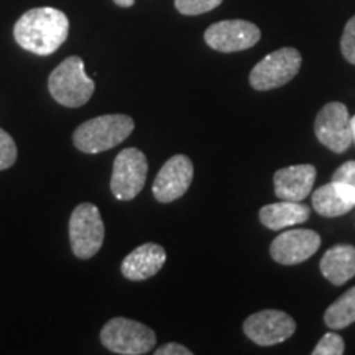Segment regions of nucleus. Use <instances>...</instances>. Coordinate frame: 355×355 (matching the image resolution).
Here are the masks:
<instances>
[{
    "label": "nucleus",
    "instance_id": "f257e3e1",
    "mask_svg": "<svg viewBox=\"0 0 355 355\" xmlns=\"http://www.w3.org/2000/svg\"><path fill=\"white\" fill-rule=\"evenodd\" d=\"M69 20L64 12L38 7L25 12L13 26V38L25 51L50 56L68 40Z\"/></svg>",
    "mask_w": 355,
    "mask_h": 355
},
{
    "label": "nucleus",
    "instance_id": "f03ea898",
    "mask_svg": "<svg viewBox=\"0 0 355 355\" xmlns=\"http://www.w3.org/2000/svg\"><path fill=\"white\" fill-rule=\"evenodd\" d=\"M135 122L125 114H107L91 119L78 125L73 133V144L79 152L96 155L107 152L130 137Z\"/></svg>",
    "mask_w": 355,
    "mask_h": 355
},
{
    "label": "nucleus",
    "instance_id": "7ed1b4c3",
    "mask_svg": "<svg viewBox=\"0 0 355 355\" xmlns=\"http://www.w3.org/2000/svg\"><path fill=\"white\" fill-rule=\"evenodd\" d=\"M96 84L86 74L84 61L79 56L66 58L51 71L48 91L60 105L69 109L83 107L94 94Z\"/></svg>",
    "mask_w": 355,
    "mask_h": 355
},
{
    "label": "nucleus",
    "instance_id": "20e7f679",
    "mask_svg": "<svg viewBox=\"0 0 355 355\" xmlns=\"http://www.w3.org/2000/svg\"><path fill=\"white\" fill-rule=\"evenodd\" d=\"M101 343L114 354L145 355L157 345V332L133 319L114 318L101 329Z\"/></svg>",
    "mask_w": 355,
    "mask_h": 355
},
{
    "label": "nucleus",
    "instance_id": "39448f33",
    "mask_svg": "<svg viewBox=\"0 0 355 355\" xmlns=\"http://www.w3.org/2000/svg\"><path fill=\"white\" fill-rule=\"evenodd\" d=\"M105 239V227L96 204L83 202L74 207L69 217V243L74 257L92 259L101 250Z\"/></svg>",
    "mask_w": 355,
    "mask_h": 355
},
{
    "label": "nucleus",
    "instance_id": "423d86ee",
    "mask_svg": "<svg viewBox=\"0 0 355 355\" xmlns=\"http://www.w3.org/2000/svg\"><path fill=\"white\" fill-rule=\"evenodd\" d=\"M303 58L295 48H282L265 56L250 71L248 83L255 91H272L291 81L300 73Z\"/></svg>",
    "mask_w": 355,
    "mask_h": 355
},
{
    "label": "nucleus",
    "instance_id": "0eeeda50",
    "mask_svg": "<svg viewBox=\"0 0 355 355\" xmlns=\"http://www.w3.org/2000/svg\"><path fill=\"white\" fill-rule=\"evenodd\" d=\"M148 162L145 153L139 148H125L114 159L110 191L119 201H132L144 189Z\"/></svg>",
    "mask_w": 355,
    "mask_h": 355
},
{
    "label": "nucleus",
    "instance_id": "6e6552de",
    "mask_svg": "<svg viewBox=\"0 0 355 355\" xmlns=\"http://www.w3.org/2000/svg\"><path fill=\"white\" fill-rule=\"evenodd\" d=\"M314 133L324 146L334 153H344L352 144L349 110L343 102H329L319 110L314 121Z\"/></svg>",
    "mask_w": 355,
    "mask_h": 355
},
{
    "label": "nucleus",
    "instance_id": "1a4fd4ad",
    "mask_svg": "<svg viewBox=\"0 0 355 355\" xmlns=\"http://www.w3.org/2000/svg\"><path fill=\"white\" fill-rule=\"evenodd\" d=\"M296 322L279 309H263L252 314L243 322V332L259 345H277L295 334Z\"/></svg>",
    "mask_w": 355,
    "mask_h": 355
},
{
    "label": "nucleus",
    "instance_id": "9d476101",
    "mask_svg": "<svg viewBox=\"0 0 355 355\" xmlns=\"http://www.w3.org/2000/svg\"><path fill=\"white\" fill-rule=\"evenodd\" d=\"M261 32L247 20H222L211 25L204 33L207 46L220 53L243 51L260 42Z\"/></svg>",
    "mask_w": 355,
    "mask_h": 355
},
{
    "label": "nucleus",
    "instance_id": "9b49d317",
    "mask_svg": "<svg viewBox=\"0 0 355 355\" xmlns=\"http://www.w3.org/2000/svg\"><path fill=\"white\" fill-rule=\"evenodd\" d=\"M194 178V165L186 155L171 157L153 181V196L158 202L168 204L184 196Z\"/></svg>",
    "mask_w": 355,
    "mask_h": 355
},
{
    "label": "nucleus",
    "instance_id": "f8f14e48",
    "mask_svg": "<svg viewBox=\"0 0 355 355\" xmlns=\"http://www.w3.org/2000/svg\"><path fill=\"white\" fill-rule=\"evenodd\" d=\"M321 247V237L311 229H295L279 234L270 245V255L282 265H298L311 259Z\"/></svg>",
    "mask_w": 355,
    "mask_h": 355
},
{
    "label": "nucleus",
    "instance_id": "ddd939ff",
    "mask_svg": "<svg viewBox=\"0 0 355 355\" xmlns=\"http://www.w3.org/2000/svg\"><path fill=\"white\" fill-rule=\"evenodd\" d=\"M316 181V168L313 165H295L275 173V194L283 201L301 202L309 196Z\"/></svg>",
    "mask_w": 355,
    "mask_h": 355
},
{
    "label": "nucleus",
    "instance_id": "4468645a",
    "mask_svg": "<svg viewBox=\"0 0 355 355\" xmlns=\"http://www.w3.org/2000/svg\"><path fill=\"white\" fill-rule=\"evenodd\" d=\"M166 261L165 248L158 243H144L132 250L121 265L123 277L130 282H144L157 275Z\"/></svg>",
    "mask_w": 355,
    "mask_h": 355
},
{
    "label": "nucleus",
    "instance_id": "2eb2a0df",
    "mask_svg": "<svg viewBox=\"0 0 355 355\" xmlns=\"http://www.w3.org/2000/svg\"><path fill=\"white\" fill-rule=\"evenodd\" d=\"M311 209L296 201H279L266 204L260 209V222L272 230H282L291 225L303 224L309 219Z\"/></svg>",
    "mask_w": 355,
    "mask_h": 355
},
{
    "label": "nucleus",
    "instance_id": "dca6fc26",
    "mask_svg": "<svg viewBox=\"0 0 355 355\" xmlns=\"http://www.w3.org/2000/svg\"><path fill=\"white\" fill-rule=\"evenodd\" d=\"M319 268L332 285H344L355 277V247L336 245L329 248L321 259Z\"/></svg>",
    "mask_w": 355,
    "mask_h": 355
},
{
    "label": "nucleus",
    "instance_id": "f3484780",
    "mask_svg": "<svg viewBox=\"0 0 355 355\" xmlns=\"http://www.w3.org/2000/svg\"><path fill=\"white\" fill-rule=\"evenodd\" d=\"M313 207L322 217H339L343 214H347L355 206L340 196L336 184L331 181L329 184H324L314 191Z\"/></svg>",
    "mask_w": 355,
    "mask_h": 355
},
{
    "label": "nucleus",
    "instance_id": "a211bd4d",
    "mask_svg": "<svg viewBox=\"0 0 355 355\" xmlns=\"http://www.w3.org/2000/svg\"><path fill=\"white\" fill-rule=\"evenodd\" d=\"M324 322L331 329H344L355 322V286L345 291L339 300L326 309Z\"/></svg>",
    "mask_w": 355,
    "mask_h": 355
},
{
    "label": "nucleus",
    "instance_id": "6ab92c4d",
    "mask_svg": "<svg viewBox=\"0 0 355 355\" xmlns=\"http://www.w3.org/2000/svg\"><path fill=\"white\" fill-rule=\"evenodd\" d=\"M224 0H175V7L183 15L193 17L214 10Z\"/></svg>",
    "mask_w": 355,
    "mask_h": 355
},
{
    "label": "nucleus",
    "instance_id": "aec40b11",
    "mask_svg": "<svg viewBox=\"0 0 355 355\" xmlns=\"http://www.w3.org/2000/svg\"><path fill=\"white\" fill-rule=\"evenodd\" d=\"M17 162V145L10 133L0 128V171L8 170Z\"/></svg>",
    "mask_w": 355,
    "mask_h": 355
},
{
    "label": "nucleus",
    "instance_id": "412c9836",
    "mask_svg": "<svg viewBox=\"0 0 355 355\" xmlns=\"http://www.w3.org/2000/svg\"><path fill=\"white\" fill-rule=\"evenodd\" d=\"M345 352L344 339L336 332H327L316 344L313 355H343Z\"/></svg>",
    "mask_w": 355,
    "mask_h": 355
},
{
    "label": "nucleus",
    "instance_id": "4be33fe9",
    "mask_svg": "<svg viewBox=\"0 0 355 355\" xmlns=\"http://www.w3.org/2000/svg\"><path fill=\"white\" fill-rule=\"evenodd\" d=\"M340 51L350 64H355V15L345 25L340 38Z\"/></svg>",
    "mask_w": 355,
    "mask_h": 355
},
{
    "label": "nucleus",
    "instance_id": "5701e85b",
    "mask_svg": "<svg viewBox=\"0 0 355 355\" xmlns=\"http://www.w3.org/2000/svg\"><path fill=\"white\" fill-rule=\"evenodd\" d=\"M332 181L350 184L355 188V162H345L343 166L337 168L334 176H332Z\"/></svg>",
    "mask_w": 355,
    "mask_h": 355
},
{
    "label": "nucleus",
    "instance_id": "b1692460",
    "mask_svg": "<svg viewBox=\"0 0 355 355\" xmlns=\"http://www.w3.org/2000/svg\"><path fill=\"white\" fill-rule=\"evenodd\" d=\"M155 354L157 355H193V352H191L188 347H184V345L176 344V343L159 345L158 349H155Z\"/></svg>",
    "mask_w": 355,
    "mask_h": 355
},
{
    "label": "nucleus",
    "instance_id": "393cba45",
    "mask_svg": "<svg viewBox=\"0 0 355 355\" xmlns=\"http://www.w3.org/2000/svg\"><path fill=\"white\" fill-rule=\"evenodd\" d=\"M114 3H117V6L122 8H128L135 3V0H114Z\"/></svg>",
    "mask_w": 355,
    "mask_h": 355
},
{
    "label": "nucleus",
    "instance_id": "a878e982",
    "mask_svg": "<svg viewBox=\"0 0 355 355\" xmlns=\"http://www.w3.org/2000/svg\"><path fill=\"white\" fill-rule=\"evenodd\" d=\"M350 128H352V140L355 141V115L350 119Z\"/></svg>",
    "mask_w": 355,
    "mask_h": 355
}]
</instances>
